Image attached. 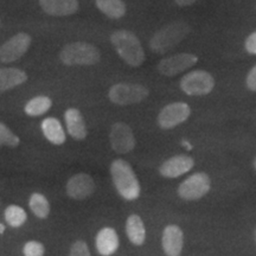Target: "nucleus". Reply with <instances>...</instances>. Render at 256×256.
Listing matches in <instances>:
<instances>
[{
    "label": "nucleus",
    "mask_w": 256,
    "mask_h": 256,
    "mask_svg": "<svg viewBox=\"0 0 256 256\" xmlns=\"http://www.w3.org/2000/svg\"><path fill=\"white\" fill-rule=\"evenodd\" d=\"M31 42L30 34L24 32L12 36L0 46V60L2 63H12L19 60L28 50Z\"/></svg>",
    "instance_id": "nucleus-10"
},
{
    "label": "nucleus",
    "mask_w": 256,
    "mask_h": 256,
    "mask_svg": "<svg viewBox=\"0 0 256 256\" xmlns=\"http://www.w3.org/2000/svg\"><path fill=\"white\" fill-rule=\"evenodd\" d=\"M244 48L247 50V52L252 54V55H256V31L252 32V34H249L246 40Z\"/></svg>",
    "instance_id": "nucleus-28"
},
{
    "label": "nucleus",
    "mask_w": 256,
    "mask_h": 256,
    "mask_svg": "<svg viewBox=\"0 0 256 256\" xmlns=\"http://www.w3.org/2000/svg\"><path fill=\"white\" fill-rule=\"evenodd\" d=\"M110 42L115 51L128 66L138 68L145 60L142 42L133 32L128 30H116L112 34Z\"/></svg>",
    "instance_id": "nucleus-2"
},
{
    "label": "nucleus",
    "mask_w": 256,
    "mask_h": 256,
    "mask_svg": "<svg viewBox=\"0 0 256 256\" xmlns=\"http://www.w3.org/2000/svg\"><path fill=\"white\" fill-rule=\"evenodd\" d=\"M95 4L108 18L119 19L126 14V4L122 0H95Z\"/></svg>",
    "instance_id": "nucleus-21"
},
{
    "label": "nucleus",
    "mask_w": 256,
    "mask_h": 256,
    "mask_svg": "<svg viewBox=\"0 0 256 256\" xmlns=\"http://www.w3.org/2000/svg\"><path fill=\"white\" fill-rule=\"evenodd\" d=\"M246 84L249 90L256 92V66H252L250 72L247 75V80H246Z\"/></svg>",
    "instance_id": "nucleus-29"
},
{
    "label": "nucleus",
    "mask_w": 256,
    "mask_h": 256,
    "mask_svg": "<svg viewBox=\"0 0 256 256\" xmlns=\"http://www.w3.org/2000/svg\"><path fill=\"white\" fill-rule=\"evenodd\" d=\"M40 6L46 14L68 17L78 11V0H40Z\"/></svg>",
    "instance_id": "nucleus-15"
},
{
    "label": "nucleus",
    "mask_w": 256,
    "mask_h": 256,
    "mask_svg": "<svg viewBox=\"0 0 256 256\" xmlns=\"http://www.w3.org/2000/svg\"><path fill=\"white\" fill-rule=\"evenodd\" d=\"M180 88L190 96L206 95L215 88V80L210 72L204 70H194L186 74L180 80Z\"/></svg>",
    "instance_id": "nucleus-6"
},
{
    "label": "nucleus",
    "mask_w": 256,
    "mask_h": 256,
    "mask_svg": "<svg viewBox=\"0 0 256 256\" xmlns=\"http://www.w3.org/2000/svg\"><path fill=\"white\" fill-rule=\"evenodd\" d=\"M110 142L113 151L119 154L130 153L136 147V138H134L132 128L124 122H115L112 126Z\"/></svg>",
    "instance_id": "nucleus-11"
},
{
    "label": "nucleus",
    "mask_w": 256,
    "mask_h": 256,
    "mask_svg": "<svg viewBox=\"0 0 256 256\" xmlns=\"http://www.w3.org/2000/svg\"><path fill=\"white\" fill-rule=\"evenodd\" d=\"M194 166V160L188 156H174L160 166L159 172L165 178H177L186 174Z\"/></svg>",
    "instance_id": "nucleus-13"
},
{
    "label": "nucleus",
    "mask_w": 256,
    "mask_h": 256,
    "mask_svg": "<svg viewBox=\"0 0 256 256\" xmlns=\"http://www.w3.org/2000/svg\"><path fill=\"white\" fill-rule=\"evenodd\" d=\"M190 31L191 28L185 22H172L153 34L150 40V49L153 52L164 55L184 40Z\"/></svg>",
    "instance_id": "nucleus-3"
},
{
    "label": "nucleus",
    "mask_w": 256,
    "mask_h": 256,
    "mask_svg": "<svg viewBox=\"0 0 256 256\" xmlns=\"http://www.w3.org/2000/svg\"><path fill=\"white\" fill-rule=\"evenodd\" d=\"M254 168H255V170H256V158L254 159Z\"/></svg>",
    "instance_id": "nucleus-31"
},
{
    "label": "nucleus",
    "mask_w": 256,
    "mask_h": 256,
    "mask_svg": "<svg viewBox=\"0 0 256 256\" xmlns=\"http://www.w3.org/2000/svg\"><path fill=\"white\" fill-rule=\"evenodd\" d=\"M191 114L190 106L185 102H174L165 106L158 115V124L162 130H171L183 124Z\"/></svg>",
    "instance_id": "nucleus-9"
},
{
    "label": "nucleus",
    "mask_w": 256,
    "mask_h": 256,
    "mask_svg": "<svg viewBox=\"0 0 256 256\" xmlns=\"http://www.w3.org/2000/svg\"><path fill=\"white\" fill-rule=\"evenodd\" d=\"M176 4L178 6H182V8H185V6H190L194 2H198V0H174Z\"/></svg>",
    "instance_id": "nucleus-30"
},
{
    "label": "nucleus",
    "mask_w": 256,
    "mask_h": 256,
    "mask_svg": "<svg viewBox=\"0 0 256 256\" xmlns=\"http://www.w3.org/2000/svg\"><path fill=\"white\" fill-rule=\"evenodd\" d=\"M28 81V74L17 68H0V92L14 89Z\"/></svg>",
    "instance_id": "nucleus-18"
},
{
    "label": "nucleus",
    "mask_w": 256,
    "mask_h": 256,
    "mask_svg": "<svg viewBox=\"0 0 256 256\" xmlns=\"http://www.w3.org/2000/svg\"><path fill=\"white\" fill-rule=\"evenodd\" d=\"M51 106H52V101H51L49 96L38 95L36 98H31L25 104L24 110L25 114H28V116H40V115H43L46 112H49Z\"/></svg>",
    "instance_id": "nucleus-22"
},
{
    "label": "nucleus",
    "mask_w": 256,
    "mask_h": 256,
    "mask_svg": "<svg viewBox=\"0 0 256 256\" xmlns=\"http://www.w3.org/2000/svg\"><path fill=\"white\" fill-rule=\"evenodd\" d=\"M5 220L8 222V224L12 228H19L23 224L26 222L28 220V215L25 212V210L22 206H10L6 208L5 212Z\"/></svg>",
    "instance_id": "nucleus-24"
},
{
    "label": "nucleus",
    "mask_w": 256,
    "mask_h": 256,
    "mask_svg": "<svg viewBox=\"0 0 256 256\" xmlns=\"http://www.w3.org/2000/svg\"><path fill=\"white\" fill-rule=\"evenodd\" d=\"M69 256H90L87 243L83 241H76L75 243H72Z\"/></svg>",
    "instance_id": "nucleus-27"
},
{
    "label": "nucleus",
    "mask_w": 256,
    "mask_h": 256,
    "mask_svg": "<svg viewBox=\"0 0 256 256\" xmlns=\"http://www.w3.org/2000/svg\"><path fill=\"white\" fill-rule=\"evenodd\" d=\"M198 62L196 55L188 52L174 54V55L165 57L158 63V72L162 75L172 78V76L179 75V74L186 72L188 69L192 68Z\"/></svg>",
    "instance_id": "nucleus-8"
},
{
    "label": "nucleus",
    "mask_w": 256,
    "mask_h": 256,
    "mask_svg": "<svg viewBox=\"0 0 256 256\" xmlns=\"http://www.w3.org/2000/svg\"><path fill=\"white\" fill-rule=\"evenodd\" d=\"M64 120H66V130L69 136L75 140H84L87 138V126L83 119L81 112L76 108H69L64 113Z\"/></svg>",
    "instance_id": "nucleus-16"
},
{
    "label": "nucleus",
    "mask_w": 256,
    "mask_h": 256,
    "mask_svg": "<svg viewBox=\"0 0 256 256\" xmlns=\"http://www.w3.org/2000/svg\"><path fill=\"white\" fill-rule=\"evenodd\" d=\"M110 176L115 188L124 200H134L140 196L142 188L136 172L124 159H115L110 164Z\"/></svg>",
    "instance_id": "nucleus-1"
},
{
    "label": "nucleus",
    "mask_w": 256,
    "mask_h": 256,
    "mask_svg": "<svg viewBox=\"0 0 256 256\" xmlns=\"http://www.w3.org/2000/svg\"><path fill=\"white\" fill-rule=\"evenodd\" d=\"M42 132L44 136L54 145H63L66 142V132H64L62 124L56 118H46L42 121Z\"/></svg>",
    "instance_id": "nucleus-19"
},
{
    "label": "nucleus",
    "mask_w": 256,
    "mask_h": 256,
    "mask_svg": "<svg viewBox=\"0 0 256 256\" xmlns=\"http://www.w3.org/2000/svg\"><path fill=\"white\" fill-rule=\"evenodd\" d=\"M60 62L66 66H94L101 60L98 48L84 42L66 44L60 52Z\"/></svg>",
    "instance_id": "nucleus-4"
},
{
    "label": "nucleus",
    "mask_w": 256,
    "mask_h": 256,
    "mask_svg": "<svg viewBox=\"0 0 256 256\" xmlns=\"http://www.w3.org/2000/svg\"><path fill=\"white\" fill-rule=\"evenodd\" d=\"M44 252L46 248L38 241H28L23 247L24 256H44Z\"/></svg>",
    "instance_id": "nucleus-26"
},
{
    "label": "nucleus",
    "mask_w": 256,
    "mask_h": 256,
    "mask_svg": "<svg viewBox=\"0 0 256 256\" xmlns=\"http://www.w3.org/2000/svg\"><path fill=\"white\" fill-rule=\"evenodd\" d=\"M126 234L128 240L136 246H142L146 240V229L142 217L130 215L126 222Z\"/></svg>",
    "instance_id": "nucleus-20"
},
{
    "label": "nucleus",
    "mask_w": 256,
    "mask_h": 256,
    "mask_svg": "<svg viewBox=\"0 0 256 256\" xmlns=\"http://www.w3.org/2000/svg\"><path fill=\"white\" fill-rule=\"evenodd\" d=\"M150 92L142 84L121 82L114 84L110 89L108 98L115 104L128 106L140 104L148 98Z\"/></svg>",
    "instance_id": "nucleus-5"
},
{
    "label": "nucleus",
    "mask_w": 256,
    "mask_h": 256,
    "mask_svg": "<svg viewBox=\"0 0 256 256\" xmlns=\"http://www.w3.org/2000/svg\"><path fill=\"white\" fill-rule=\"evenodd\" d=\"M66 194L72 200H84L92 196L95 191V182L87 174H78L69 178L66 185Z\"/></svg>",
    "instance_id": "nucleus-12"
},
{
    "label": "nucleus",
    "mask_w": 256,
    "mask_h": 256,
    "mask_svg": "<svg viewBox=\"0 0 256 256\" xmlns=\"http://www.w3.org/2000/svg\"><path fill=\"white\" fill-rule=\"evenodd\" d=\"M162 244L168 256H179L184 246V235L178 226L171 224L164 229L162 238Z\"/></svg>",
    "instance_id": "nucleus-14"
},
{
    "label": "nucleus",
    "mask_w": 256,
    "mask_h": 256,
    "mask_svg": "<svg viewBox=\"0 0 256 256\" xmlns=\"http://www.w3.org/2000/svg\"><path fill=\"white\" fill-rule=\"evenodd\" d=\"M211 186L210 178L206 174L198 172L188 177L179 185L178 194L183 200H196L204 197L209 192Z\"/></svg>",
    "instance_id": "nucleus-7"
},
{
    "label": "nucleus",
    "mask_w": 256,
    "mask_h": 256,
    "mask_svg": "<svg viewBox=\"0 0 256 256\" xmlns=\"http://www.w3.org/2000/svg\"><path fill=\"white\" fill-rule=\"evenodd\" d=\"M255 236H256V232H255Z\"/></svg>",
    "instance_id": "nucleus-33"
},
{
    "label": "nucleus",
    "mask_w": 256,
    "mask_h": 256,
    "mask_svg": "<svg viewBox=\"0 0 256 256\" xmlns=\"http://www.w3.org/2000/svg\"><path fill=\"white\" fill-rule=\"evenodd\" d=\"M119 248V236L113 228H104L96 235V249L102 256H110Z\"/></svg>",
    "instance_id": "nucleus-17"
},
{
    "label": "nucleus",
    "mask_w": 256,
    "mask_h": 256,
    "mask_svg": "<svg viewBox=\"0 0 256 256\" xmlns=\"http://www.w3.org/2000/svg\"><path fill=\"white\" fill-rule=\"evenodd\" d=\"M19 144L20 139L4 122H0V147H17Z\"/></svg>",
    "instance_id": "nucleus-25"
},
{
    "label": "nucleus",
    "mask_w": 256,
    "mask_h": 256,
    "mask_svg": "<svg viewBox=\"0 0 256 256\" xmlns=\"http://www.w3.org/2000/svg\"><path fill=\"white\" fill-rule=\"evenodd\" d=\"M0 26H2V20H0Z\"/></svg>",
    "instance_id": "nucleus-32"
},
{
    "label": "nucleus",
    "mask_w": 256,
    "mask_h": 256,
    "mask_svg": "<svg viewBox=\"0 0 256 256\" xmlns=\"http://www.w3.org/2000/svg\"><path fill=\"white\" fill-rule=\"evenodd\" d=\"M28 206H30V209L34 212V215L37 216L38 218L44 220L49 216L50 204L44 194H38V192L32 194L30 200H28Z\"/></svg>",
    "instance_id": "nucleus-23"
}]
</instances>
